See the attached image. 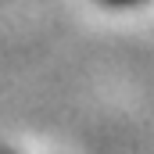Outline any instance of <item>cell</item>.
Masks as SVG:
<instances>
[{
	"mask_svg": "<svg viewBox=\"0 0 154 154\" xmlns=\"http://www.w3.org/2000/svg\"><path fill=\"white\" fill-rule=\"evenodd\" d=\"M0 154H11V151H0Z\"/></svg>",
	"mask_w": 154,
	"mask_h": 154,
	"instance_id": "cell-2",
	"label": "cell"
},
{
	"mask_svg": "<svg viewBox=\"0 0 154 154\" xmlns=\"http://www.w3.org/2000/svg\"><path fill=\"white\" fill-rule=\"evenodd\" d=\"M104 4H111V7H125V4H136V0H104Z\"/></svg>",
	"mask_w": 154,
	"mask_h": 154,
	"instance_id": "cell-1",
	"label": "cell"
}]
</instances>
